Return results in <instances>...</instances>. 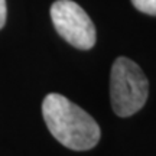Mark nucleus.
Returning <instances> with one entry per match:
<instances>
[{
    "label": "nucleus",
    "instance_id": "1",
    "mask_svg": "<svg viewBox=\"0 0 156 156\" xmlns=\"http://www.w3.org/2000/svg\"><path fill=\"white\" fill-rule=\"evenodd\" d=\"M42 114L51 134L71 151L93 149L100 140L97 122L64 95L56 93L46 95L42 101Z\"/></svg>",
    "mask_w": 156,
    "mask_h": 156
},
{
    "label": "nucleus",
    "instance_id": "2",
    "mask_svg": "<svg viewBox=\"0 0 156 156\" xmlns=\"http://www.w3.org/2000/svg\"><path fill=\"white\" fill-rule=\"evenodd\" d=\"M149 83L140 67L129 58L119 56L112 67L110 97L113 112L120 117L133 116L145 106Z\"/></svg>",
    "mask_w": 156,
    "mask_h": 156
},
{
    "label": "nucleus",
    "instance_id": "3",
    "mask_svg": "<svg viewBox=\"0 0 156 156\" xmlns=\"http://www.w3.org/2000/svg\"><path fill=\"white\" fill-rule=\"evenodd\" d=\"M51 17L56 32L78 49H91L95 44L93 20L73 0H56L51 6Z\"/></svg>",
    "mask_w": 156,
    "mask_h": 156
},
{
    "label": "nucleus",
    "instance_id": "4",
    "mask_svg": "<svg viewBox=\"0 0 156 156\" xmlns=\"http://www.w3.org/2000/svg\"><path fill=\"white\" fill-rule=\"evenodd\" d=\"M132 3L142 13L156 16V0H132Z\"/></svg>",
    "mask_w": 156,
    "mask_h": 156
},
{
    "label": "nucleus",
    "instance_id": "5",
    "mask_svg": "<svg viewBox=\"0 0 156 156\" xmlns=\"http://www.w3.org/2000/svg\"><path fill=\"white\" fill-rule=\"evenodd\" d=\"M6 23V0H0V29Z\"/></svg>",
    "mask_w": 156,
    "mask_h": 156
}]
</instances>
